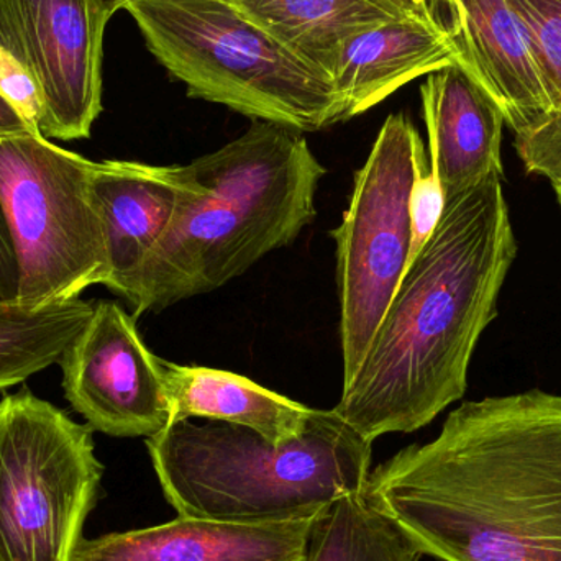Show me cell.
I'll return each instance as SVG.
<instances>
[{
  "label": "cell",
  "mask_w": 561,
  "mask_h": 561,
  "mask_svg": "<svg viewBox=\"0 0 561 561\" xmlns=\"http://www.w3.org/2000/svg\"><path fill=\"white\" fill-rule=\"evenodd\" d=\"M368 500L422 556L561 561V394L467 401L369 473Z\"/></svg>",
  "instance_id": "6da1fadb"
},
{
  "label": "cell",
  "mask_w": 561,
  "mask_h": 561,
  "mask_svg": "<svg viewBox=\"0 0 561 561\" xmlns=\"http://www.w3.org/2000/svg\"><path fill=\"white\" fill-rule=\"evenodd\" d=\"M517 256L503 176L445 201L335 411L375 444L412 434L463 399L481 335Z\"/></svg>",
  "instance_id": "7a4b0ae2"
},
{
  "label": "cell",
  "mask_w": 561,
  "mask_h": 561,
  "mask_svg": "<svg viewBox=\"0 0 561 561\" xmlns=\"http://www.w3.org/2000/svg\"><path fill=\"white\" fill-rule=\"evenodd\" d=\"M186 167L190 190L125 296L135 319L213 293L293 243L316 219L325 174L302 131L265 121Z\"/></svg>",
  "instance_id": "3957f363"
},
{
  "label": "cell",
  "mask_w": 561,
  "mask_h": 561,
  "mask_svg": "<svg viewBox=\"0 0 561 561\" xmlns=\"http://www.w3.org/2000/svg\"><path fill=\"white\" fill-rule=\"evenodd\" d=\"M164 500L178 516L230 523L316 519L365 493L373 442L335 409H312L299 437L275 444L227 422H174L147 438Z\"/></svg>",
  "instance_id": "277c9868"
},
{
  "label": "cell",
  "mask_w": 561,
  "mask_h": 561,
  "mask_svg": "<svg viewBox=\"0 0 561 561\" xmlns=\"http://www.w3.org/2000/svg\"><path fill=\"white\" fill-rule=\"evenodd\" d=\"M124 10L190 98L302 134L343 122L332 79L227 0H128Z\"/></svg>",
  "instance_id": "5b68a950"
},
{
  "label": "cell",
  "mask_w": 561,
  "mask_h": 561,
  "mask_svg": "<svg viewBox=\"0 0 561 561\" xmlns=\"http://www.w3.org/2000/svg\"><path fill=\"white\" fill-rule=\"evenodd\" d=\"M95 163L36 131L0 137V206L19 263L16 302L79 299L108 278Z\"/></svg>",
  "instance_id": "8992f818"
},
{
  "label": "cell",
  "mask_w": 561,
  "mask_h": 561,
  "mask_svg": "<svg viewBox=\"0 0 561 561\" xmlns=\"http://www.w3.org/2000/svg\"><path fill=\"white\" fill-rule=\"evenodd\" d=\"M104 467L88 425L30 389L0 399V561H75Z\"/></svg>",
  "instance_id": "52a82bcc"
},
{
  "label": "cell",
  "mask_w": 561,
  "mask_h": 561,
  "mask_svg": "<svg viewBox=\"0 0 561 561\" xmlns=\"http://www.w3.org/2000/svg\"><path fill=\"white\" fill-rule=\"evenodd\" d=\"M431 168L424 140L405 114L386 118L352 197L336 243L343 386L352 381L408 270L412 253L411 197Z\"/></svg>",
  "instance_id": "ba28073f"
},
{
  "label": "cell",
  "mask_w": 561,
  "mask_h": 561,
  "mask_svg": "<svg viewBox=\"0 0 561 561\" xmlns=\"http://www.w3.org/2000/svg\"><path fill=\"white\" fill-rule=\"evenodd\" d=\"M102 0H0V46L35 78L43 102L39 134L82 140L102 112Z\"/></svg>",
  "instance_id": "9c48e42d"
},
{
  "label": "cell",
  "mask_w": 561,
  "mask_h": 561,
  "mask_svg": "<svg viewBox=\"0 0 561 561\" xmlns=\"http://www.w3.org/2000/svg\"><path fill=\"white\" fill-rule=\"evenodd\" d=\"M58 365L66 399L92 432L150 438L170 425L163 358L145 345L121 304L95 300Z\"/></svg>",
  "instance_id": "30bf717a"
},
{
  "label": "cell",
  "mask_w": 561,
  "mask_h": 561,
  "mask_svg": "<svg viewBox=\"0 0 561 561\" xmlns=\"http://www.w3.org/2000/svg\"><path fill=\"white\" fill-rule=\"evenodd\" d=\"M460 53V65L490 92L514 135L552 118L529 32L511 0H428Z\"/></svg>",
  "instance_id": "8fae6325"
},
{
  "label": "cell",
  "mask_w": 561,
  "mask_h": 561,
  "mask_svg": "<svg viewBox=\"0 0 561 561\" xmlns=\"http://www.w3.org/2000/svg\"><path fill=\"white\" fill-rule=\"evenodd\" d=\"M316 519L230 523L178 516L82 539L75 561H306Z\"/></svg>",
  "instance_id": "7c38bea8"
},
{
  "label": "cell",
  "mask_w": 561,
  "mask_h": 561,
  "mask_svg": "<svg viewBox=\"0 0 561 561\" xmlns=\"http://www.w3.org/2000/svg\"><path fill=\"white\" fill-rule=\"evenodd\" d=\"M187 190L186 164L95 163L92 194L107 245V289L125 299L141 266L170 230Z\"/></svg>",
  "instance_id": "4fadbf2b"
},
{
  "label": "cell",
  "mask_w": 561,
  "mask_h": 561,
  "mask_svg": "<svg viewBox=\"0 0 561 561\" xmlns=\"http://www.w3.org/2000/svg\"><path fill=\"white\" fill-rule=\"evenodd\" d=\"M421 99L431 170L445 201L491 174L503 176L506 121L490 92L460 62L425 76Z\"/></svg>",
  "instance_id": "5bb4252c"
},
{
  "label": "cell",
  "mask_w": 561,
  "mask_h": 561,
  "mask_svg": "<svg viewBox=\"0 0 561 561\" xmlns=\"http://www.w3.org/2000/svg\"><path fill=\"white\" fill-rule=\"evenodd\" d=\"M455 62H460L457 45L434 16H401L356 33L342 43L330 72L342 99L343 122Z\"/></svg>",
  "instance_id": "9a60e30c"
},
{
  "label": "cell",
  "mask_w": 561,
  "mask_h": 561,
  "mask_svg": "<svg viewBox=\"0 0 561 561\" xmlns=\"http://www.w3.org/2000/svg\"><path fill=\"white\" fill-rule=\"evenodd\" d=\"M164 385L174 422L204 419L259 432L275 444L299 437L312 409L245 376L163 359Z\"/></svg>",
  "instance_id": "2e32d148"
},
{
  "label": "cell",
  "mask_w": 561,
  "mask_h": 561,
  "mask_svg": "<svg viewBox=\"0 0 561 561\" xmlns=\"http://www.w3.org/2000/svg\"><path fill=\"white\" fill-rule=\"evenodd\" d=\"M297 58L329 76L343 42L411 15L391 0H227ZM421 16V15H419ZM332 79V78H330Z\"/></svg>",
  "instance_id": "e0dca14e"
},
{
  "label": "cell",
  "mask_w": 561,
  "mask_h": 561,
  "mask_svg": "<svg viewBox=\"0 0 561 561\" xmlns=\"http://www.w3.org/2000/svg\"><path fill=\"white\" fill-rule=\"evenodd\" d=\"M92 310L94 302L82 299L43 307L0 304V394L58 365Z\"/></svg>",
  "instance_id": "ac0fdd59"
},
{
  "label": "cell",
  "mask_w": 561,
  "mask_h": 561,
  "mask_svg": "<svg viewBox=\"0 0 561 561\" xmlns=\"http://www.w3.org/2000/svg\"><path fill=\"white\" fill-rule=\"evenodd\" d=\"M422 557L362 493L336 501L317 517L306 561H421Z\"/></svg>",
  "instance_id": "d6986e66"
},
{
  "label": "cell",
  "mask_w": 561,
  "mask_h": 561,
  "mask_svg": "<svg viewBox=\"0 0 561 561\" xmlns=\"http://www.w3.org/2000/svg\"><path fill=\"white\" fill-rule=\"evenodd\" d=\"M511 3L529 32L552 105V118L557 117L561 114V0H511Z\"/></svg>",
  "instance_id": "ffe728a7"
},
{
  "label": "cell",
  "mask_w": 561,
  "mask_h": 561,
  "mask_svg": "<svg viewBox=\"0 0 561 561\" xmlns=\"http://www.w3.org/2000/svg\"><path fill=\"white\" fill-rule=\"evenodd\" d=\"M0 95L22 117V121L39 134L45 102L32 72L5 48L0 46Z\"/></svg>",
  "instance_id": "44dd1931"
},
{
  "label": "cell",
  "mask_w": 561,
  "mask_h": 561,
  "mask_svg": "<svg viewBox=\"0 0 561 561\" xmlns=\"http://www.w3.org/2000/svg\"><path fill=\"white\" fill-rule=\"evenodd\" d=\"M445 209V196L431 168L419 178L411 197L412 253L411 262L431 239ZM409 262V263H411Z\"/></svg>",
  "instance_id": "7402d4cb"
},
{
  "label": "cell",
  "mask_w": 561,
  "mask_h": 561,
  "mask_svg": "<svg viewBox=\"0 0 561 561\" xmlns=\"http://www.w3.org/2000/svg\"><path fill=\"white\" fill-rule=\"evenodd\" d=\"M19 294V263L9 226L0 206V304L16 302Z\"/></svg>",
  "instance_id": "603a6c76"
},
{
  "label": "cell",
  "mask_w": 561,
  "mask_h": 561,
  "mask_svg": "<svg viewBox=\"0 0 561 561\" xmlns=\"http://www.w3.org/2000/svg\"><path fill=\"white\" fill-rule=\"evenodd\" d=\"M22 131L33 130L22 121V117L7 104L5 99L0 95V137L22 134Z\"/></svg>",
  "instance_id": "cb8c5ba5"
},
{
  "label": "cell",
  "mask_w": 561,
  "mask_h": 561,
  "mask_svg": "<svg viewBox=\"0 0 561 561\" xmlns=\"http://www.w3.org/2000/svg\"><path fill=\"white\" fill-rule=\"evenodd\" d=\"M391 2L396 3L399 9L404 10L405 13H411V15L434 16L431 7H428V0H391Z\"/></svg>",
  "instance_id": "d4e9b609"
},
{
  "label": "cell",
  "mask_w": 561,
  "mask_h": 561,
  "mask_svg": "<svg viewBox=\"0 0 561 561\" xmlns=\"http://www.w3.org/2000/svg\"><path fill=\"white\" fill-rule=\"evenodd\" d=\"M102 2H104L105 9L108 10V13L114 15L117 10L124 9V5L128 0H102Z\"/></svg>",
  "instance_id": "484cf974"
},
{
  "label": "cell",
  "mask_w": 561,
  "mask_h": 561,
  "mask_svg": "<svg viewBox=\"0 0 561 561\" xmlns=\"http://www.w3.org/2000/svg\"><path fill=\"white\" fill-rule=\"evenodd\" d=\"M550 186H552L553 193H556L557 203H559L561 209V178H559V180L552 181Z\"/></svg>",
  "instance_id": "4316f807"
}]
</instances>
